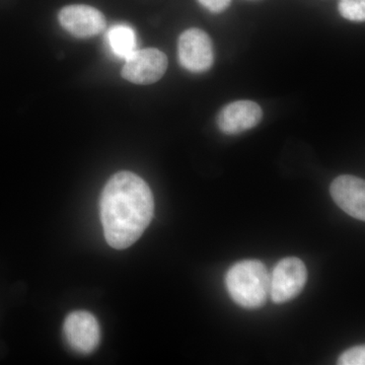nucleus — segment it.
I'll return each mask as SVG.
<instances>
[{"mask_svg":"<svg viewBox=\"0 0 365 365\" xmlns=\"http://www.w3.org/2000/svg\"><path fill=\"white\" fill-rule=\"evenodd\" d=\"M201 4L208 11L212 13L218 14L222 13L223 11L230 6L232 0H198Z\"/></svg>","mask_w":365,"mask_h":365,"instance_id":"nucleus-13","label":"nucleus"},{"mask_svg":"<svg viewBox=\"0 0 365 365\" xmlns=\"http://www.w3.org/2000/svg\"><path fill=\"white\" fill-rule=\"evenodd\" d=\"M307 280L306 264L297 257H287L278 262L270 274L269 295L275 304H285L302 292Z\"/></svg>","mask_w":365,"mask_h":365,"instance_id":"nucleus-3","label":"nucleus"},{"mask_svg":"<svg viewBox=\"0 0 365 365\" xmlns=\"http://www.w3.org/2000/svg\"><path fill=\"white\" fill-rule=\"evenodd\" d=\"M228 294L237 306L256 309L263 307L269 297L270 274L259 260L237 262L225 276Z\"/></svg>","mask_w":365,"mask_h":365,"instance_id":"nucleus-2","label":"nucleus"},{"mask_svg":"<svg viewBox=\"0 0 365 365\" xmlns=\"http://www.w3.org/2000/svg\"><path fill=\"white\" fill-rule=\"evenodd\" d=\"M340 365H364L365 364V347L364 346H355L346 350L340 355L338 359Z\"/></svg>","mask_w":365,"mask_h":365,"instance_id":"nucleus-12","label":"nucleus"},{"mask_svg":"<svg viewBox=\"0 0 365 365\" xmlns=\"http://www.w3.org/2000/svg\"><path fill=\"white\" fill-rule=\"evenodd\" d=\"M67 344L79 354H91L101 342V329L98 319L86 311L72 312L63 324Z\"/></svg>","mask_w":365,"mask_h":365,"instance_id":"nucleus-5","label":"nucleus"},{"mask_svg":"<svg viewBox=\"0 0 365 365\" xmlns=\"http://www.w3.org/2000/svg\"><path fill=\"white\" fill-rule=\"evenodd\" d=\"M168 63L165 53L155 48L135 50L125 59L122 78L135 85H151L163 78Z\"/></svg>","mask_w":365,"mask_h":365,"instance_id":"nucleus-4","label":"nucleus"},{"mask_svg":"<svg viewBox=\"0 0 365 365\" xmlns=\"http://www.w3.org/2000/svg\"><path fill=\"white\" fill-rule=\"evenodd\" d=\"M107 41L112 52L121 59L128 58L136 50L135 32L129 26H113L107 32Z\"/></svg>","mask_w":365,"mask_h":365,"instance_id":"nucleus-10","label":"nucleus"},{"mask_svg":"<svg viewBox=\"0 0 365 365\" xmlns=\"http://www.w3.org/2000/svg\"><path fill=\"white\" fill-rule=\"evenodd\" d=\"M339 13L347 20L364 21L365 20V0H340Z\"/></svg>","mask_w":365,"mask_h":365,"instance_id":"nucleus-11","label":"nucleus"},{"mask_svg":"<svg viewBox=\"0 0 365 365\" xmlns=\"http://www.w3.org/2000/svg\"><path fill=\"white\" fill-rule=\"evenodd\" d=\"M59 23L73 37L88 39L105 30L107 21L98 9L85 4L63 7L59 13Z\"/></svg>","mask_w":365,"mask_h":365,"instance_id":"nucleus-7","label":"nucleus"},{"mask_svg":"<svg viewBox=\"0 0 365 365\" xmlns=\"http://www.w3.org/2000/svg\"><path fill=\"white\" fill-rule=\"evenodd\" d=\"M180 63L191 72L208 71L213 64L215 54L210 38L199 29H189L181 34L178 42Z\"/></svg>","mask_w":365,"mask_h":365,"instance_id":"nucleus-6","label":"nucleus"},{"mask_svg":"<svg viewBox=\"0 0 365 365\" xmlns=\"http://www.w3.org/2000/svg\"><path fill=\"white\" fill-rule=\"evenodd\" d=\"M100 211L106 241L112 248L124 250L132 246L150 225L155 200L143 179L122 170L106 184Z\"/></svg>","mask_w":365,"mask_h":365,"instance_id":"nucleus-1","label":"nucleus"},{"mask_svg":"<svg viewBox=\"0 0 365 365\" xmlns=\"http://www.w3.org/2000/svg\"><path fill=\"white\" fill-rule=\"evenodd\" d=\"M333 200L344 212L356 220H365V182L360 178L343 175L330 187Z\"/></svg>","mask_w":365,"mask_h":365,"instance_id":"nucleus-8","label":"nucleus"},{"mask_svg":"<svg viewBox=\"0 0 365 365\" xmlns=\"http://www.w3.org/2000/svg\"><path fill=\"white\" fill-rule=\"evenodd\" d=\"M263 112L252 101H237L225 106L217 118V125L225 134L234 135L250 130L260 123Z\"/></svg>","mask_w":365,"mask_h":365,"instance_id":"nucleus-9","label":"nucleus"}]
</instances>
